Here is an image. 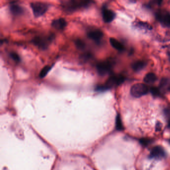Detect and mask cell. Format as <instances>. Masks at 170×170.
I'll return each mask as SVG.
<instances>
[{
	"instance_id": "10",
	"label": "cell",
	"mask_w": 170,
	"mask_h": 170,
	"mask_svg": "<svg viewBox=\"0 0 170 170\" xmlns=\"http://www.w3.org/2000/svg\"><path fill=\"white\" fill-rule=\"evenodd\" d=\"M87 36L89 38L95 42H99L103 36V32L100 30H95L88 32Z\"/></svg>"
},
{
	"instance_id": "1",
	"label": "cell",
	"mask_w": 170,
	"mask_h": 170,
	"mask_svg": "<svg viewBox=\"0 0 170 170\" xmlns=\"http://www.w3.org/2000/svg\"><path fill=\"white\" fill-rule=\"evenodd\" d=\"M149 88L147 85L143 83H137L134 85L130 89V94L134 98H140L148 92Z\"/></svg>"
},
{
	"instance_id": "11",
	"label": "cell",
	"mask_w": 170,
	"mask_h": 170,
	"mask_svg": "<svg viewBox=\"0 0 170 170\" xmlns=\"http://www.w3.org/2000/svg\"><path fill=\"white\" fill-rule=\"evenodd\" d=\"M66 25H67V23L66 20L62 18L55 20L51 23L52 27L58 30H64Z\"/></svg>"
},
{
	"instance_id": "21",
	"label": "cell",
	"mask_w": 170,
	"mask_h": 170,
	"mask_svg": "<svg viewBox=\"0 0 170 170\" xmlns=\"http://www.w3.org/2000/svg\"><path fill=\"white\" fill-rule=\"evenodd\" d=\"M152 142V140L151 139H149V138H142V139H141L140 140V143L142 145H143V146H148V145L151 143Z\"/></svg>"
},
{
	"instance_id": "9",
	"label": "cell",
	"mask_w": 170,
	"mask_h": 170,
	"mask_svg": "<svg viewBox=\"0 0 170 170\" xmlns=\"http://www.w3.org/2000/svg\"><path fill=\"white\" fill-rule=\"evenodd\" d=\"M115 13L113 12L106 8L103 9V19L105 23H109L112 22L115 18Z\"/></svg>"
},
{
	"instance_id": "16",
	"label": "cell",
	"mask_w": 170,
	"mask_h": 170,
	"mask_svg": "<svg viewBox=\"0 0 170 170\" xmlns=\"http://www.w3.org/2000/svg\"><path fill=\"white\" fill-rule=\"evenodd\" d=\"M160 88L164 92L170 91V81L166 78H163L160 82Z\"/></svg>"
},
{
	"instance_id": "29",
	"label": "cell",
	"mask_w": 170,
	"mask_h": 170,
	"mask_svg": "<svg viewBox=\"0 0 170 170\" xmlns=\"http://www.w3.org/2000/svg\"><path fill=\"white\" fill-rule=\"evenodd\" d=\"M169 142H170V140H169Z\"/></svg>"
},
{
	"instance_id": "28",
	"label": "cell",
	"mask_w": 170,
	"mask_h": 170,
	"mask_svg": "<svg viewBox=\"0 0 170 170\" xmlns=\"http://www.w3.org/2000/svg\"><path fill=\"white\" fill-rule=\"evenodd\" d=\"M168 127L170 129V121H169V123H168Z\"/></svg>"
},
{
	"instance_id": "19",
	"label": "cell",
	"mask_w": 170,
	"mask_h": 170,
	"mask_svg": "<svg viewBox=\"0 0 170 170\" xmlns=\"http://www.w3.org/2000/svg\"><path fill=\"white\" fill-rule=\"evenodd\" d=\"M150 92L154 97H159L161 96V91L158 88L152 87L150 89Z\"/></svg>"
},
{
	"instance_id": "18",
	"label": "cell",
	"mask_w": 170,
	"mask_h": 170,
	"mask_svg": "<svg viewBox=\"0 0 170 170\" xmlns=\"http://www.w3.org/2000/svg\"><path fill=\"white\" fill-rule=\"evenodd\" d=\"M51 69V66H46L41 70L40 74H39V77L41 78H43L46 76L47 73L49 72Z\"/></svg>"
},
{
	"instance_id": "12",
	"label": "cell",
	"mask_w": 170,
	"mask_h": 170,
	"mask_svg": "<svg viewBox=\"0 0 170 170\" xmlns=\"http://www.w3.org/2000/svg\"><path fill=\"white\" fill-rule=\"evenodd\" d=\"M110 43L112 45V47L117 50L118 51H123L124 50V47L123 45L120 43L119 41H118L117 39L113 38H110Z\"/></svg>"
},
{
	"instance_id": "2",
	"label": "cell",
	"mask_w": 170,
	"mask_h": 170,
	"mask_svg": "<svg viewBox=\"0 0 170 170\" xmlns=\"http://www.w3.org/2000/svg\"><path fill=\"white\" fill-rule=\"evenodd\" d=\"M54 36L50 35L48 37H35L32 39V43L42 49H46L48 47L49 44L53 41Z\"/></svg>"
},
{
	"instance_id": "25",
	"label": "cell",
	"mask_w": 170,
	"mask_h": 170,
	"mask_svg": "<svg viewBox=\"0 0 170 170\" xmlns=\"http://www.w3.org/2000/svg\"><path fill=\"white\" fill-rule=\"evenodd\" d=\"M162 123L160 121H158L157 122L156 125V130L157 131H159L161 130L162 129Z\"/></svg>"
},
{
	"instance_id": "24",
	"label": "cell",
	"mask_w": 170,
	"mask_h": 170,
	"mask_svg": "<svg viewBox=\"0 0 170 170\" xmlns=\"http://www.w3.org/2000/svg\"><path fill=\"white\" fill-rule=\"evenodd\" d=\"M92 57V55L90 53H85V54H83V56H81V58H83V60H88V59H90Z\"/></svg>"
},
{
	"instance_id": "6",
	"label": "cell",
	"mask_w": 170,
	"mask_h": 170,
	"mask_svg": "<svg viewBox=\"0 0 170 170\" xmlns=\"http://www.w3.org/2000/svg\"><path fill=\"white\" fill-rule=\"evenodd\" d=\"M166 153L163 148L160 146H156L152 149L149 157L154 159L160 160L165 158Z\"/></svg>"
},
{
	"instance_id": "14",
	"label": "cell",
	"mask_w": 170,
	"mask_h": 170,
	"mask_svg": "<svg viewBox=\"0 0 170 170\" xmlns=\"http://www.w3.org/2000/svg\"><path fill=\"white\" fill-rule=\"evenodd\" d=\"M157 79V78L155 74L153 73H149L145 76L144 78V82L146 84H151L155 82Z\"/></svg>"
},
{
	"instance_id": "5",
	"label": "cell",
	"mask_w": 170,
	"mask_h": 170,
	"mask_svg": "<svg viewBox=\"0 0 170 170\" xmlns=\"http://www.w3.org/2000/svg\"><path fill=\"white\" fill-rule=\"evenodd\" d=\"M112 62L110 61H103L98 63L96 66L97 71L98 74L101 76H104L110 72L112 69Z\"/></svg>"
},
{
	"instance_id": "20",
	"label": "cell",
	"mask_w": 170,
	"mask_h": 170,
	"mask_svg": "<svg viewBox=\"0 0 170 170\" xmlns=\"http://www.w3.org/2000/svg\"><path fill=\"white\" fill-rule=\"evenodd\" d=\"M76 45L77 48L80 49H83L85 48V43L83 42V40L80 39H77L76 41Z\"/></svg>"
},
{
	"instance_id": "13",
	"label": "cell",
	"mask_w": 170,
	"mask_h": 170,
	"mask_svg": "<svg viewBox=\"0 0 170 170\" xmlns=\"http://www.w3.org/2000/svg\"><path fill=\"white\" fill-rule=\"evenodd\" d=\"M10 11L15 16L22 15L24 12L23 8L18 5H11L10 7Z\"/></svg>"
},
{
	"instance_id": "17",
	"label": "cell",
	"mask_w": 170,
	"mask_h": 170,
	"mask_svg": "<svg viewBox=\"0 0 170 170\" xmlns=\"http://www.w3.org/2000/svg\"><path fill=\"white\" fill-rule=\"evenodd\" d=\"M116 128L117 130L118 131H122L123 130L124 127H123V124L122 122L121 118L119 114H118L116 118Z\"/></svg>"
},
{
	"instance_id": "3",
	"label": "cell",
	"mask_w": 170,
	"mask_h": 170,
	"mask_svg": "<svg viewBox=\"0 0 170 170\" xmlns=\"http://www.w3.org/2000/svg\"><path fill=\"white\" fill-rule=\"evenodd\" d=\"M91 3V0H72L68 3L67 9L70 11H74L78 9L87 8Z\"/></svg>"
},
{
	"instance_id": "7",
	"label": "cell",
	"mask_w": 170,
	"mask_h": 170,
	"mask_svg": "<svg viewBox=\"0 0 170 170\" xmlns=\"http://www.w3.org/2000/svg\"><path fill=\"white\" fill-rule=\"evenodd\" d=\"M125 81V78L122 75H113L109 77L105 83L106 86L110 89L114 86H119Z\"/></svg>"
},
{
	"instance_id": "27",
	"label": "cell",
	"mask_w": 170,
	"mask_h": 170,
	"mask_svg": "<svg viewBox=\"0 0 170 170\" xmlns=\"http://www.w3.org/2000/svg\"><path fill=\"white\" fill-rule=\"evenodd\" d=\"M168 55H169V58H170V47L168 48Z\"/></svg>"
},
{
	"instance_id": "26",
	"label": "cell",
	"mask_w": 170,
	"mask_h": 170,
	"mask_svg": "<svg viewBox=\"0 0 170 170\" xmlns=\"http://www.w3.org/2000/svg\"><path fill=\"white\" fill-rule=\"evenodd\" d=\"M153 1L158 5H161L162 3V0H153Z\"/></svg>"
},
{
	"instance_id": "15",
	"label": "cell",
	"mask_w": 170,
	"mask_h": 170,
	"mask_svg": "<svg viewBox=\"0 0 170 170\" xmlns=\"http://www.w3.org/2000/svg\"><path fill=\"white\" fill-rule=\"evenodd\" d=\"M146 66V63L143 61H137L132 65L133 70L136 72L142 70Z\"/></svg>"
},
{
	"instance_id": "4",
	"label": "cell",
	"mask_w": 170,
	"mask_h": 170,
	"mask_svg": "<svg viewBox=\"0 0 170 170\" xmlns=\"http://www.w3.org/2000/svg\"><path fill=\"white\" fill-rule=\"evenodd\" d=\"M31 8L35 16L39 17L46 13L48 9V5L44 3L36 2L31 3Z\"/></svg>"
},
{
	"instance_id": "22",
	"label": "cell",
	"mask_w": 170,
	"mask_h": 170,
	"mask_svg": "<svg viewBox=\"0 0 170 170\" xmlns=\"http://www.w3.org/2000/svg\"><path fill=\"white\" fill-rule=\"evenodd\" d=\"M109 89L108 88L106 85H99L96 87L95 88V91L97 92H104L109 90Z\"/></svg>"
},
{
	"instance_id": "23",
	"label": "cell",
	"mask_w": 170,
	"mask_h": 170,
	"mask_svg": "<svg viewBox=\"0 0 170 170\" xmlns=\"http://www.w3.org/2000/svg\"><path fill=\"white\" fill-rule=\"evenodd\" d=\"M10 56L12 58L15 62H19L20 61V57L19 56L18 54L15 52H12L10 54Z\"/></svg>"
},
{
	"instance_id": "8",
	"label": "cell",
	"mask_w": 170,
	"mask_h": 170,
	"mask_svg": "<svg viewBox=\"0 0 170 170\" xmlns=\"http://www.w3.org/2000/svg\"><path fill=\"white\" fill-rule=\"evenodd\" d=\"M156 18L159 21L167 27H170V14L166 12H159L156 13Z\"/></svg>"
}]
</instances>
